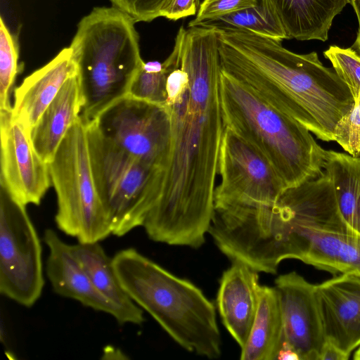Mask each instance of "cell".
<instances>
[{
  "mask_svg": "<svg viewBox=\"0 0 360 360\" xmlns=\"http://www.w3.org/2000/svg\"><path fill=\"white\" fill-rule=\"evenodd\" d=\"M174 47L165 103L169 143L155 171L154 203L143 227L155 242L198 249L205 243L214 213L224 131L217 30L181 27Z\"/></svg>",
  "mask_w": 360,
  "mask_h": 360,
  "instance_id": "1",
  "label": "cell"
},
{
  "mask_svg": "<svg viewBox=\"0 0 360 360\" xmlns=\"http://www.w3.org/2000/svg\"><path fill=\"white\" fill-rule=\"evenodd\" d=\"M18 39L0 20V110H12L11 94L20 71Z\"/></svg>",
  "mask_w": 360,
  "mask_h": 360,
  "instance_id": "25",
  "label": "cell"
},
{
  "mask_svg": "<svg viewBox=\"0 0 360 360\" xmlns=\"http://www.w3.org/2000/svg\"><path fill=\"white\" fill-rule=\"evenodd\" d=\"M135 23L112 6L94 8L77 25L69 47L84 99L81 116L87 121L128 94L144 63Z\"/></svg>",
  "mask_w": 360,
  "mask_h": 360,
  "instance_id": "5",
  "label": "cell"
},
{
  "mask_svg": "<svg viewBox=\"0 0 360 360\" xmlns=\"http://www.w3.org/2000/svg\"><path fill=\"white\" fill-rule=\"evenodd\" d=\"M112 264L130 298L179 345L205 358L220 357L221 339L216 306L198 286L132 248L117 252Z\"/></svg>",
  "mask_w": 360,
  "mask_h": 360,
  "instance_id": "3",
  "label": "cell"
},
{
  "mask_svg": "<svg viewBox=\"0 0 360 360\" xmlns=\"http://www.w3.org/2000/svg\"><path fill=\"white\" fill-rule=\"evenodd\" d=\"M48 164L57 197L58 229L78 243L100 242L112 234L92 173L87 120L81 115Z\"/></svg>",
  "mask_w": 360,
  "mask_h": 360,
  "instance_id": "6",
  "label": "cell"
},
{
  "mask_svg": "<svg viewBox=\"0 0 360 360\" xmlns=\"http://www.w3.org/2000/svg\"><path fill=\"white\" fill-rule=\"evenodd\" d=\"M290 39L326 41L335 17L349 0H269Z\"/></svg>",
  "mask_w": 360,
  "mask_h": 360,
  "instance_id": "19",
  "label": "cell"
},
{
  "mask_svg": "<svg viewBox=\"0 0 360 360\" xmlns=\"http://www.w3.org/2000/svg\"><path fill=\"white\" fill-rule=\"evenodd\" d=\"M323 169L331 181L342 220L360 235V157L326 150Z\"/></svg>",
  "mask_w": 360,
  "mask_h": 360,
  "instance_id": "22",
  "label": "cell"
},
{
  "mask_svg": "<svg viewBox=\"0 0 360 360\" xmlns=\"http://www.w3.org/2000/svg\"><path fill=\"white\" fill-rule=\"evenodd\" d=\"M0 183L20 203L39 205L52 186L49 164L37 153L29 131L12 110H0Z\"/></svg>",
  "mask_w": 360,
  "mask_h": 360,
  "instance_id": "11",
  "label": "cell"
},
{
  "mask_svg": "<svg viewBox=\"0 0 360 360\" xmlns=\"http://www.w3.org/2000/svg\"><path fill=\"white\" fill-rule=\"evenodd\" d=\"M84 99L78 74L69 78L30 130L32 145L47 163L82 111Z\"/></svg>",
  "mask_w": 360,
  "mask_h": 360,
  "instance_id": "18",
  "label": "cell"
},
{
  "mask_svg": "<svg viewBox=\"0 0 360 360\" xmlns=\"http://www.w3.org/2000/svg\"><path fill=\"white\" fill-rule=\"evenodd\" d=\"M70 247L73 255L98 291L124 313L128 323L141 325L145 321L143 309L120 285L112 258L106 255L99 242L78 243Z\"/></svg>",
  "mask_w": 360,
  "mask_h": 360,
  "instance_id": "20",
  "label": "cell"
},
{
  "mask_svg": "<svg viewBox=\"0 0 360 360\" xmlns=\"http://www.w3.org/2000/svg\"><path fill=\"white\" fill-rule=\"evenodd\" d=\"M196 0H173L162 17L177 20L197 13Z\"/></svg>",
  "mask_w": 360,
  "mask_h": 360,
  "instance_id": "30",
  "label": "cell"
},
{
  "mask_svg": "<svg viewBox=\"0 0 360 360\" xmlns=\"http://www.w3.org/2000/svg\"><path fill=\"white\" fill-rule=\"evenodd\" d=\"M173 0H110L112 6L130 16L135 22H150L162 17Z\"/></svg>",
  "mask_w": 360,
  "mask_h": 360,
  "instance_id": "28",
  "label": "cell"
},
{
  "mask_svg": "<svg viewBox=\"0 0 360 360\" xmlns=\"http://www.w3.org/2000/svg\"><path fill=\"white\" fill-rule=\"evenodd\" d=\"M221 70L325 141L354 104L350 90L315 51L298 54L281 41L217 30Z\"/></svg>",
  "mask_w": 360,
  "mask_h": 360,
  "instance_id": "2",
  "label": "cell"
},
{
  "mask_svg": "<svg viewBox=\"0 0 360 360\" xmlns=\"http://www.w3.org/2000/svg\"><path fill=\"white\" fill-rule=\"evenodd\" d=\"M219 97L224 128L260 153L287 188L323 173L326 150L298 121L222 70Z\"/></svg>",
  "mask_w": 360,
  "mask_h": 360,
  "instance_id": "4",
  "label": "cell"
},
{
  "mask_svg": "<svg viewBox=\"0 0 360 360\" xmlns=\"http://www.w3.org/2000/svg\"><path fill=\"white\" fill-rule=\"evenodd\" d=\"M77 72L71 49L64 48L15 89L12 109L14 116L30 131L63 84Z\"/></svg>",
  "mask_w": 360,
  "mask_h": 360,
  "instance_id": "17",
  "label": "cell"
},
{
  "mask_svg": "<svg viewBox=\"0 0 360 360\" xmlns=\"http://www.w3.org/2000/svg\"><path fill=\"white\" fill-rule=\"evenodd\" d=\"M277 359L279 360H300L298 354L290 347L283 345Z\"/></svg>",
  "mask_w": 360,
  "mask_h": 360,
  "instance_id": "33",
  "label": "cell"
},
{
  "mask_svg": "<svg viewBox=\"0 0 360 360\" xmlns=\"http://www.w3.org/2000/svg\"><path fill=\"white\" fill-rule=\"evenodd\" d=\"M87 135L94 179L112 234L123 236L143 226L153 207L155 168L105 138L93 120L87 121Z\"/></svg>",
  "mask_w": 360,
  "mask_h": 360,
  "instance_id": "7",
  "label": "cell"
},
{
  "mask_svg": "<svg viewBox=\"0 0 360 360\" xmlns=\"http://www.w3.org/2000/svg\"><path fill=\"white\" fill-rule=\"evenodd\" d=\"M258 306L241 360H275L283 344V320L275 287L259 285Z\"/></svg>",
  "mask_w": 360,
  "mask_h": 360,
  "instance_id": "21",
  "label": "cell"
},
{
  "mask_svg": "<svg viewBox=\"0 0 360 360\" xmlns=\"http://www.w3.org/2000/svg\"><path fill=\"white\" fill-rule=\"evenodd\" d=\"M333 68L348 86L354 97L360 91V57L351 48L330 46L323 51Z\"/></svg>",
  "mask_w": 360,
  "mask_h": 360,
  "instance_id": "26",
  "label": "cell"
},
{
  "mask_svg": "<svg viewBox=\"0 0 360 360\" xmlns=\"http://www.w3.org/2000/svg\"><path fill=\"white\" fill-rule=\"evenodd\" d=\"M349 358V355L328 341L325 342L319 356V360H347Z\"/></svg>",
  "mask_w": 360,
  "mask_h": 360,
  "instance_id": "31",
  "label": "cell"
},
{
  "mask_svg": "<svg viewBox=\"0 0 360 360\" xmlns=\"http://www.w3.org/2000/svg\"><path fill=\"white\" fill-rule=\"evenodd\" d=\"M316 290L326 341L350 356L360 346V277L340 274Z\"/></svg>",
  "mask_w": 360,
  "mask_h": 360,
  "instance_id": "14",
  "label": "cell"
},
{
  "mask_svg": "<svg viewBox=\"0 0 360 360\" xmlns=\"http://www.w3.org/2000/svg\"><path fill=\"white\" fill-rule=\"evenodd\" d=\"M274 287L281 305L283 344L300 360H319L326 338L316 285L291 271L278 276Z\"/></svg>",
  "mask_w": 360,
  "mask_h": 360,
  "instance_id": "12",
  "label": "cell"
},
{
  "mask_svg": "<svg viewBox=\"0 0 360 360\" xmlns=\"http://www.w3.org/2000/svg\"><path fill=\"white\" fill-rule=\"evenodd\" d=\"M283 220L288 231V259L334 275L360 277V235L348 227L317 228Z\"/></svg>",
  "mask_w": 360,
  "mask_h": 360,
  "instance_id": "13",
  "label": "cell"
},
{
  "mask_svg": "<svg viewBox=\"0 0 360 360\" xmlns=\"http://www.w3.org/2000/svg\"><path fill=\"white\" fill-rule=\"evenodd\" d=\"M259 273L233 261L220 278L216 309L240 349L248 339L258 306Z\"/></svg>",
  "mask_w": 360,
  "mask_h": 360,
  "instance_id": "16",
  "label": "cell"
},
{
  "mask_svg": "<svg viewBox=\"0 0 360 360\" xmlns=\"http://www.w3.org/2000/svg\"><path fill=\"white\" fill-rule=\"evenodd\" d=\"M174 63L172 53L163 62H144L134 78L128 95L150 103L165 105L167 77Z\"/></svg>",
  "mask_w": 360,
  "mask_h": 360,
  "instance_id": "24",
  "label": "cell"
},
{
  "mask_svg": "<svg viewBox=\"0 0 360 360\" xmlns=\"http://www.w3.org/2000/svg\"><path fill=\"white\" fill-rule=\"evenodd\" d=\"M43 239L49 249L46 273L56 293L108 314L121 325L128 323L124 313L95 287L73 255L71 245L51 229L45 230Z\"/></svg>",
  "mask_w": 360,
  "mask_h": 360,
  "instance_id": "15",
  "label": "cell"
},
{
  "mask_svg": "<svg viewBox=\"0 0 360 360\" xmlns=\"http://www.w3.org/2000/svg\"><path fill=\"white\" fill-rule=\"evenodd\" d=\"M258 0H202L194 19L188 27L255 6Z\"/></svg>",
  "mask_w": 360,
  "mask_h": 360,
  "instance_id": "29",
  "label": "cell"
},
{
  "mask_svg": "<svg viewBox=\"0 0 360 360\" xmlns=\"http://www.w3.org/2000/svg\"><path fill=\"white\" fill-rule=\"evenodd\" d=\"M354 104L335 126L334 141L348 154L360 157V91Z\"/></svg>",
  "mask_w": 360,
  "mask_h": 360,
  "instance_id": "27",
  "label": "cell"
},
{
  "mask_svg": "<svg viewBox=\"0 0 360 360\" xmlns=\"http://www.w3.org/2000/svg\"><path fill=\"white\" fill-rule=\"evenodd\" d=\"M101 133L121 149L157 169L168 148L170 116L165 105L127 95L93 120Z\"/></svg>",
  "mask_w": 360,
  "mask_h": 360,
  "instance_id": "10",
  "label": "cell"
},
{
  "mask_svg": "<svg viewBox=\"0 0 360 360\" xmlns=\"http://www.w3.org/2000/svg\"><path fill=\"white\" fill-rule=\"evenodd\" d=\"M349 4L354 8L359 25L356 39L350 48L360 57V0H349Z\"/></svg>",
  "mask_w": 360,
  "mask_h": 360,
  "instance_id": "32",
  "label": "cell"
},
{
  "mask_svg": "<svg viewBox=\"0 0 360 360\" xmlns=\"http://www.w3.org/2000/svg\"><path fill=\"white\" fill-rule=\"evenodd\" d=\"M214 209L274 205L287 188L269 162L232 131L224 128L220 146Z\"/></svg>",
  "mask_w": 360,
  "mask_h": 360,
  "instance_id": "9",
  "label": "cell"
},
{
  "mask_svg": "<svg viewBox=\"0 0 360 360\" xmlns=\"http://www.w3.org/2000/svg\"><path fill=\"white\" fill-rule=\"evenodd\" d=\"M44 286L42 248L26 206L0 183V292L26 307Z\"/></svg>",
  "mask_w": 360,
  "mask_h": 360,
  "instance_id": "8",
  "label": "cell"
},
{
  "mask_svg": "<svg viewBox=\"0 0 360 360\" xmlns=\"http://www.w3.org/2000/svg\"><path fill=\"white\" fill-rule=\"evenodd\" d=\"M198 26L244 31L281 42L289 39L269 0H258L252 7L204 22Z\"/></svg>",
  "mask_w": 360,
  "mask_h": 360,
  "instance_id": "23",
  "label": "cell"
}]
</instances>
